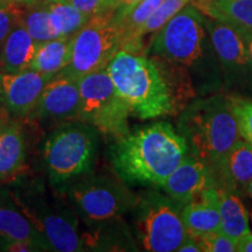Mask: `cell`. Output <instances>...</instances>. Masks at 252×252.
<instances>
[{
  "label": "cell",
  "instance_id": "6da1fadb",
  "mask_svg": "<svg viewBox=\"0 0 252 252\" xmlns=\"http://www.w3.org/2000/svg\"><path fill=\"white\" fill-rule=\"evenodd\" d=\"M106 69L131 115L141 121L178 116L197 97L187 72L157 56L119 49Z\"/></svg>",
  "mask_w": 252,
  "mask_h": 252
},
{
  "label": "cell",
  "instance_id": "8992f818",
  "mask_svg": "<svg viewBox=\"0 0 252 252\" xmlns=\"http://www.w3.org/2000/svg\"><path fill=\"white\" fill-rule=\"evenodd\" d=\"M15 203L45 238L52 251L76 252L84 250L76 215L67 208L52 204L43 187L35 184L11 189Z\"/></svg>",
  "mask_w": 252,
  "mask_h": 252
},
{
  "label": "cell",
  "instance_id": "ab89813d",
  "mask_svg": "<svg viewBox=\"0 0 252 252\" xmlns=\"http://www.w3.org/2000/svg\"><path fill=\"white\" fill-rule=\"evenodd\" d=\"M9 2L7 0H0V8L1 7H6V6H8Z\"/></svg>",
  "mask_w": 252,
  "mask_h": 252
},
{
  "label": "cell",
  "instance_id": "4dcf8cb0",
  "mask_svg": "<svg viewBox=\"0 0 252 252\" xmlns=\"http://www.w3.org/2000/svg\"><path fill=\"white\" fill-rule=\"evenodd\" d=\"M0 251L9 252H32V251H43L40 245L31 241H11L0 248Z\"/></svg>",
  "mask_w": 252,
  "mask_h": 252
},
{
  "label": "cell",
  "instance_id": "5b68a950",
  "mask_svg": "<svg viewBox=\"0 0 252 252\" xmlns=\"http://www.w3.org/2000/svg\"><path fill=\"white\" fill-rule=\"evenodd\" d=\"M98 149V130L81 121L64 122L47 138L43 162L54 185H64L89 174Z\"/></svg>",
  "mask_w": 252,
  "mask_h": 252
},
{
  "label": "cell",
  "instance_id": "8fae6325",
  "mask_svg": "<svg viewBox=\"0 0 252 252\" xmlns=\"http://www.w3.org/2000/svg\"><path fill=\"white\" fill-rule=\"evenodd\" d=\"M204 23L224 89L252 98V61L242 32L216 19L204 17Z\"/></svg>",
  "mask_w": 252,
  "mask_h": 252
},
{
  "label": "cell",
  "instance_id": "ac0fdd59",
  "mask_svg": "<svg viewBox=\"0 0 252 252\" xmlns=\"http://www.w3.org/2000/svg\"><path fill=\"white\" fill-rule=\"evenodd\" d=\"M26 145L23 126L7 118L0 127V182L8 181L23 172Z\"/></svg>",
  "mask_w": 252,
  "mask_h": 252
},
{
  "label": "cell",
  "instance_id": "7a4b0ae2",
  "mask_svg": "<svg viewBox=\"0 0 252 252\" xmlns=\"http://www.w3.org/2000/svg\"><path fill=\"white\" fill-rule=\"evenodd\" d=\"M149 53L184 69L193 82L197 97L224 89L204 15L191 4L157 32Z\"/></svg>",
  "mask_w": 252,
  "mask_h": 252
},
{
  "label": "cell",
  "instance_id": "44dd1931",
  "mask_svg": "<svg viewBox=\"0 0 252 252\" xmlns=\"http://www.w3.org/2000/svg\"><path fill=\"white\" fill-rule=\"evenodd\" d=\"M204 17L231 25L242 33H252V0H210L197 6Z\"/></svg>",
  "mask_w": 252,
  "mask_h": 252
},
{
  "label": "cell",
  "instance_id": "836d02e7",
  "mask_svg": "<svg viewBox=\"0 0 252 252\" xmlns=\"http://www.w3.org/2000/svg\"><path fill=\"white\" fill-rule=\"evenodd\" d=\"M237 252H252V232L242 236L237 241Z\"/></svg>",
  "mask_w": 252,
  "mask_h": 252
},
{
  "label": "cell",
  "instance_id": "7402d4cb",
  "mask_svg": "<svg viewBox=\"0 0 252 252\" xmlns=\"http://www.w3.org/2000/svg\"><path fill=\"white\" fill-rule=\"evenodd\" d=\"M220 231L238 241L242 236L250 231L249 215L239 195L219 189Z\"/></svg>",
  "mask_w": 252,
  "mask_h": 252
},
{
  "label": "cell",
  "instance_id": "83f0119b",
  "mask_svg": "<svg viewBox=\"0 0 252 252\" xmlns=\"http://www.w3.org/2000/svg\"><path fill=\"white\" fill-rule=\"evenodd\" d=\"M202 252H236L237 241L230 238L229 236L220 231L212 232L197 237Z\"/></svg>",
  "mask_w": 252,
  "mask_h": 252
},
{
  "label": "cell",
  "instance_id": "ba28073f",
  "mask_svg": "<svg viewBox=\"0 0 252 252\" xmlns=\"http://www.w3.org/2000/svg\"><path fill=\"white\" fill-rule=\"evenodd\" d=\"M78 86L80 111L77 121L88 123L100 133L116 139L130 132V108L116 89L108 69H100L80 77Z\"/></svg>",
  "mask_w": 252,
  "mask_h": 252
},
{
  "label": "cell",
  "instance_id": "ffe728a7",
  "mask_svg": "<svg viewBox=\"0 0 252 252\" xmlns=\"http://www.w3.org/2000/svg\"><path fill=\"white\" fill-rule=\"evenodd\" d=\"M71 37L61 36L39 43L30 65L31 70L48 78L55 77L64 70L71 58Z\"/></svg>",
  "mask_w": 252,
  "mask_h": 252
},
{
  "label": "cell",
  "instance_id": "d590c367",
  "mask_svg": "<svg viewBox=\"0 0 252 252\" xmlns=\"http://www.w3.org/2000/svg\"><path fill=\"white\" fill-rule=\"evenodd\" d=\"M9 4H33V2L37 1V0H7Z\"/></svg>",
  "mask_w": 252,
  "mask_h": 252
},
{
  "label": "cell",
  "instance_id": "74e56055",
  "mask_svg": "<svg viewBox=\"0 0 252 252\" xmlns=\"http://www.w3.org/2000/svg\"><path fill=\"white\" fill-rule=\"evenodd\" d=\"M210 0H194L193 2H191V5L195 6V7H197V6H201V5H204L207 4V2H209Z\"/></svg>",
  "mask_w": 252,
  "mask_h": 252
},
{
  "label": "cell",
  "instance_id": "cb8c5ba5",
  "mask_svg": "<svg viewBox=\"0 0 252 252\" xmlns=\"http://www.w3.org/2000/svg\"><path fill=\"white\" fill-rule=\"evenodd\" d=\"M30 5V8L23 11L20 18L30 35L37 43L61 37L62 33L59 23L43 2L37 0Z\"/></svg>",
  "mask_w": 252,
  "mask_h": 252
},
{
  "label": "cell",
  "instance_id": "1f68e13d",
  "mask_svg": "<svg viewBox=\"0 0 252 252\" xmlns=\"http://www.w3.org/2000/svg\"><path fill=\"white\" fill-rule=\"evenodd\" d=\"M141 0H106L104 12L110 11L115 14H121L131 9Z\"/></svg>",
  "mask_w": 252,
  "mask_h": 252
},
{
  "label": "cell",
  "instance_id": "277c9868",
  "mask_svg": "<svg viewBox=\"0 0 252 252\" xmlns=\"http://www.w3.org/2000/svg\"><path fill=\"white\" fill-rule=\"evenodd\" d=\"M178 131L188 152L212 168L241 139L226 96L196 97L178 115Z\"/></svg>",
  "mask_w": 252,
  "mask_h": 252
},
{
  "label": "cell",
  "instance_id": "4316f807",
  "mask_svg": "<svg viewBox=\"0 0 252 252\" xmlns=\"http://www.w3.org/2000/svg\"><path fill=\"white\" fill-rule=\"evenodd\" d=\"M239 137L252 145V98L238 94H225Z\"/></svg>",
  "mask_w": 252,
  "mask_h": 252
},
{
  "label": "cell",
  "instance_id": "484cf974",
  "mask_svg": "<svg viewBox=\"0 0 252 252\" xmlns=\"http://www.w3.org/2000/svg\"><path fill=\"white\" fill-rule=\"evenodd\" d=\"M162 0H141L131 9L121 14L113 13L116 24L121 28V47L143 25Z\"/></svg>",
  "mask_w": 252,
  "mask_h": 252
},
{
  "label": "cell",
  "instance_id": "4fadbf2b",
  "mask_svg": "<svg viewBox=\"0 0 252 252\" xmlns=\"http://www.w3.org/2000/svg\"><path fill=\"white\" fill-rule=\"evenodd\" d=\"M49 80L31 69L20 72H0L1 108L17 118H30Z\"/></svg>",
  "mask_w": 252,
  "mask_h": 252
},
{
  "label": "cell",
  "instance_id": "2e32d148",
  "mask_svg": "<svg viewBox=\"0 0 252 252\" xmlns=\"http://www.w3.org/2000/svg\"><path fill=\"white\" fill-rule=\"evenodd\" d=\"M11 241H31L43 251H52L12 196L11 189L0 187V248Z\"/></svg>",
  "mask_w": 252,
  "mask_h": 252
},
{
  "label": "cell",
  "instance_id": "5bb4252c",
  "mask_svg": "<svg viewBox=\"0 0 252 252\" xmlns=\"http://www.w3.org/2000/svg\"><path fill=\"white\" fill-rule=\"evenodd\" d=\"M212 187L216 186L209 167L188 153L160 188L184 207Z\"/></svg>",
  "mask_w": 252,
  "mask_h": 252
},
{
  "label": "cell",
  "instance_id": "f546056e",
  "mask_svg": "<svg viewBox=\"0 0 252 252\" xmlns=\"http://www.w3.org/2000/svg\"><path fill=\"white\" fill-rule=\"evenodd\" d=\"M69 1L89 18L104 12L106 4V0H69Z\"/></svg>",
  "mask_w": 252,
  "mask_h": 252
},
{
  "label": "cell",
  "instance_id": "f1b7e54d",
  "mask_svg": "<svg viewBox=\"0 0 252 252\" xmlns=\"http://www.w3.org/2000/svg\"><path fill=\"white\" fill-rule=\"evenodd\" d=\"M17 5L18 4H9L6 7L0 8V47L2 46L6 37L20 20L23 11Z\"/></svg>",
  "mask_w": 252,
  "mask_h": 252
},
{
  "label": "cell",
  "instance_id": "f35d334b",
  "mask_svg": "<svg viewBox=\"0 0 252 252\" xmlns=\"http://www.w3.org/2000/svg\"><path fill=\"white\" fill-rule=\"evenodd\" d=\"M247 194L252 198V180H251L250 184H249L248 188H247Z\"/></svg>",
  "mask_w": 252,
  "mask_h": 252
},
{
  "label": "cell",
  "instance_id": "8d00e7d4",
  "mask_svg": "<svg viewBox=\"0 0 252 252\" xmlns=\"http://www.w3.org/2000/svg\"><path fill=\"white\" fill-rule=\"evenodd\" d=\"M2 110H4V109L0 108V127H1L2 123H4L6 119H7V115H8L7 112H6V111L4 112V111H2Z\"/></svg>",
  "mask_w": 252,
  "mask_h": 252
},
{
  "label": "cell",
  "instance_id": "d6a6232c",
  "mask_svg": "<svg viewBox=\"0 0 252 252\" xmlns=\"http://www.w3.org/2000/svg\"><path fill=\"white\" fill-rule=\"evenodd\" d=\"M178 252H202V248H201L200 242H198L197 237L191 235H187V237L184 239V242L178 248Z\"/></svg>",
  "mask_w": 252,
  "mask_h": 252
},
{
  "label": "cell",
  "instance_id": "9c48e42d",
  "mask_svg": "<svg viewBox=\"0 0 252 252\" xmlns=\"http://www.w3.org/2000/svg\"><path fill=\"white\" fill-rule=\"evenodd\" d=\"M67 194L82 219L91 225L119 220L133 210L139 200V195L125 184L108 175L84 176L69 186Z\"/></svg>",
  "mask_w": 252,
  "mask_h": 252
},
{
  "label": "cell",
  "instance_id": "d4e9b609",
  "mask_svg": "<svg viewBox=\"0 0 252 252\" xmlns=\"http://www.w3.org/2000/svg\"><path fill=\"white\" fill-rule=\"evenodd\" d=\"M42 2L59 23L62 36L75 35L90 19L69 0H42Z\"/></svg>",
  "mask_w": 252,
  "mask_h": 252
},
{
  "label": "cell",
  "instance_id": "3957f363",
  "mask_svg": "<svg viewBox=\"0 0 252 252\" xmlns=\"http://www.w3.org/2000/svg\"><path fill=\"white\" fill-rule=\"evenodd\" d=\"M188 153L180 132L169 123L157 122L116 139L111 160L126 184L161 187Z\"/></svg>",
  "mask_w": 252,
  "mask_h": 252
},
{
  "label": "cell",
  "instance_id": "603a6c76",
  "mask_svg": "<svg viewBox=\"0 0 252 252\" xmlns=\"http://www.w3.org/2000/svg\"><path fill=\"white\" fill-rule=\"evenodd\" d=\"M193 1L194 0H162L161 4L154 9V12L147 18V20L123 43L121 49L130 50V52H141L143 50L141 49L143 48L141 41L144 36L157 33L182 8Z\"/></svg>",
  "mask_w": 252,
  "mask_h": 252
},
{
  "label": "cell",
  "instance_id": "e575fe53",
  "mask_svg": "<svg viewBox=\"0 0 252 252\" xmlns=\"http://www.w3.org/2000/svg\"><path fill=\"white\" fill-rule=\"evenodd\" d=\"M242 34H243V33H242ZM243 36L245 39V42H247L249 54H250V58H251V61H252V33H244Z\"/></svg>",
  "mask_w": 252,
  "mask_h": 252
},
{
  "label": "cell",
  "instance_id": "9a60e30c",
  "mask_svg": "<svg viewBox=\"0 0 252 252\" xmlns=\"http://www.w3.org/2000/svg\"><path fill=\"white\" fill-rule=\"evenodd\" d=\"M210 171L217 189L247 194L252 180V145L238 139Z\"/></svg>",
  "mask_w": 252,
  "mask_h": 252
},
{
  "label": "cell",
  "instance_id": "d6986e66",
  "mask_svg": "<svg viewBox=\"0 0 252 252\" xmlns=\"http://www.w3.org/2000/svg\"><path fill=\"white\" fill-rule=\"evenodd\" d=\"M37 45L19 20L1 46L0 72H20L30 69Z\"/></svg>",
  "mask_w": 252,
  "mask_h": 252
},
{
  "label": "cell",
  "instance_id": "30bf717a",
  "mask_svg": "<svg viewBox=\"0 0 252 252\" xmlns=\"http://www.w3.org/2000/svg\"><path fill=\"white\" fill-rule=\"evenodd\" d=\"M121 28L113 19V12L94 15L72 35L70 62L62 72L80 78L106 68L121 49Z\"/></svg>",
  "mask_w": 252,
  "mask_h": 252
},
{
  "label": "cell",
  "instance_id": "7c38bea8",
  "mask_svg": "<svg viewBox=\"0 0 252 252\" xmlns=\"http://www.w3.org/2000/svg\"><path fill=\"white\" fill-rule=\"evenodd\" d=\"M80 111L78 78L60 72L43 88L39 102L32 112L34 121H77Z\"/></svg>",
  "mask_w": 252,
  "mask_h": 252
},
{
  "label": "cell",
  "instance_id": "e0dca14e",
  "mask_svg": "<svg viewBox=\"0 0 252 252\" xmlns=\"http://www.w3.org/2000/svg\"><path fill=\"white\" fill-rule=\"evenodd\" d=\"M181 216L187 232L195 237L220 231L219 189H207L196 200L185 204Z\"/></svg>",
  "mask_w": 252,
  "mask_h": 252
},
{
  "label": "cell",
  "instance_id": "52a82bcc",
  "mask_svg": "<svg viewBox=\"0 0 252 252\" xmlns=\"http://www.w3.org/2000/svg\"><path fill=\"white\" fill-rule=\"evenodd\" d=\"M182 206L167 194L151 190L133 208L137 239L150 252H174L187 237Z\"/></svg>",
  "mask_w": 252,
  "mask_h": 252
}]
</instances>
